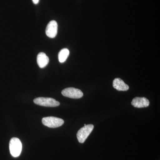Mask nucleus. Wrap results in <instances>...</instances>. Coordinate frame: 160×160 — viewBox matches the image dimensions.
<instances>
[{"label":"nucleus","instance_id":"f257e3e1","mask_svg":"<svg viewBox=\"0 0 160 160\" xmlns=\"http://www.w3.org/2000/svg\"><path fill=\"white\" fill-rule=\"evenodd\" d=\"M22 142L19 139L13 138L10 140L9 142V150L12 157H18L21 154L22 150Z\"/></svg>","mask_w":160,"mask_h":160},{"label":"nucleus","instance_id":"f03ea898","mask_svg":"<svg viewBox=\"0 0 160 160\" xmlns=\"http://www.w3.org/2000/svg\"><path fill=\"white\" fill-rule=\"evenodd\" d=\"M93 128L94 126L93 125L89 124L86 125V124H85L84 127L79 130L77 134L78 142L81 143H84L89 134L91 133Z\"/></svg>","mask_w":160,"mask_h":160},{"label":"nucleus","instance_id":"7ed1b4c3","mask_svg":"<svg viewBox=\"0 0 160 160\" xmlns=\"http://www.w3.org/2000/svg\"><path fill=\"white\" fill-rule=\"evenodd\" d=\"M42 122L44 126L49 128H57L62 126L64 123V120L59 118L49 117L43 118Z\"/></svg>","mask_w":160,"mask_h":160},{"label":"nucleus","instance_id":"20e7f679","mask_svg":"<svg viewBox=\"0 0 160 160\" xmlns=\"http://www.w3.org/2000/svg\"><path fill=\"white\" fill-rule=\"evenodd\" d=\"M33 102L37 105L46 107H56L60 105L58 102L50 98H38L34 99Z\"/></svg>","mask_w":160,"mask_h":160},{"label":"nucleus","instance_id":"39448f33","mask_svg":"<svg viewBox=\"0 0 160 160\" xmlns=\"http://www.w3.org/2000/svg\"><path fill=\"white\" fill-rule=\"evenodd\" d=\"M62 93L64 96L66 97L74 99L80 98L82 97L83 96L82 92L81 90L72 87L63 89Z\"/></svg>","mask_w":160,"mask_h":160},{"label":"nucleus","instance_id":"423d86ee","mask_svg":"<svg viewBox=\"0 0 160 160\" xmlns=\"http://www.w3.org/2000/svg\"><path fill=\"white\" fill-rule=\"evenodd\" d=\"M58 23L54 20L50 21L47 25L46 30V35L49 38H53L58 33Z\"/></svg>","mask_w":160,"mask_h":160},{"label":"nucleus","instance_id":"0eeeda50","mask_svg":"<svg viewBox=\"0 0 160 160\" xmlns=\"http://www.w3.org/2000/svg\"><path fill=\"white\" fill-rule=\"evenodd\" d=\"M131 104L136 108H144L149 106V102L146 98L136 97L133 99Z\"/></svg>","mask_w":160,"mask_h":160},{"label":"nucleus","instance_id":"6e6552de","mask_svg":"<svg viewBox=\"0 0 160 160\" xmlns=\"http://www.w3.org/2000/svg\"><path fill=\"white\" fill-rule=\"evenodd\" d=\"M113 87L118 91H127L129 89V86L124 82L123 80L119 78L113 80Z\"/></svg>","mask_w":160,"mask_h":160},{"label":"nucleus","instance_id":"1a4fd4ad","mask_svg":"<svg viewBox=\"0 0 160 160\" xmlns=\"http://www.w3.org/2000/svg\"><path fill=\"white\" fill-rule=\"evenodd\" d=\"M49 62V58L44 52H41L38 53L37 57L38 65L41 68L46 67Z\"/></svg>","mask_w":160,"mask_h":160},{"label":"nucleus","instance_id":"9d476101","mask_svg":"<svg viewBox=\"0 0 160 160\" xmlns=\"http://www.w3.org/2000/svg\"><path fill=\"white\" fill-rule=\"evenodd\" d=\"M69 54V49H62L58 54V60L60 63H64L66 62Z\"/></svg>","mask_w":160,"mask_h":160},{"label":"nucleus","instance_id":"9b49d317","mask_svg":"<svg viewBox=\"0 0 160 160\" xmlns=\"http://www.w3.org/2000/svg\"><path fill=\"white\" fill-rule=\"evenodd\" d=\"M32 1L34 4H38L39 2V0H32Z\"/></svg>","mask_w":160,"mask_h":160}]
</instances>
